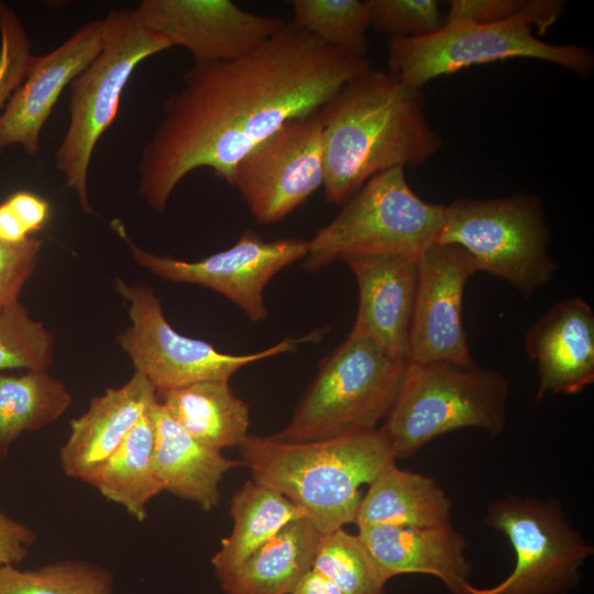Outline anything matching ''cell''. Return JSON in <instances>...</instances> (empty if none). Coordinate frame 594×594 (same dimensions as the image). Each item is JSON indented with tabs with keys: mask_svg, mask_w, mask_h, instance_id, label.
I'll use <instances>...</instances> for the list:
<instances>
[{
	"mask_svg": "<svg viewBox=\"0 0 594 594\" xmlns=\"http://www.w3.org/2000/svg\"><path fill=\"white\" fill-rule=\"evenodd\" d=\"M479 272L463 248L437 242L417 262V284L408 337V363H474L462 320L468 279Z\"/></svg>",
	"mask_w": 594,
	"mask_h": 594,
	"instance_id": "5bb4252c",
	"label": "cell"
},
{
	"mask_svg": "<svg viewBox=\"0 0 594 594\" xmlns=\"http://www.w3.org/2000/svg\"><path fill=\"white\" fill-rule=\"evenodd\" d=\"M153 414V465L163 492L196 503L206 512L212 510L220 502L219 485L223 475L241 462L198 442L158 400Z\"/></svg>",
	"mask_w": 594,
	"mask_h": 594,
	"instance_id": "44dd1931",
	"label": "cell"
},
{
	"mask_svg": "<svg viewBox=\"0 0 594 594\" xmlns=\"http://www.w3.org/2000/svg\"><path fill=\"white\" fill-rule=\"evenodd\" d=\"M358 529V537L387 581L399 574H429L453 594H466L472 585L468 542L451 522L428 527L371 525Z\"/></svg>",
	"mask_w": 594,
	"mask_h": 594,
	"instance_id": "d6986e66",
	"label": "cell"
},
{
	"mask_svg": "<svg viewBox=\"0 0 594 594\" xmlns=\"http://www.w3.org/2000/svg\"><path fill=\"white\" fill-rule=\"evenodd\" d=\"M508 393L502 374L475 362L407 363L381 428L396 460L408 459L436 438L463 428L498 436L506 425Z\"/></svg>",
	"mask_w": 594,
	"mask_h": 594,
	"instance_id": "277c9868",
	"label": "cell"
},
{
	"mask_svg": "<svg viewBox=\"0 0 594 594\" xmlns=\"http://www.w3.org/2000/svg\"><path fill=\"white\" fill-rule=\"evenodd\" d=\"M525 349L537 364L538 402L581 393L594 382L593 308L580 297L554 304L527 330Z\"/></svg>",
	"mask_w": 594,
	"mask_h": 594,
	"instance_id": "ac0fdd59",
	"label": "cell"
},
{
	"mask_svg": "<svg viewBox=\"0 0 594 594\" xmlns=\"http://www.w3.org/2000/svg\"><path fill=\"white\" fill-rule=\"evenodd\" d=\"M53 351V334L42 322L32 319L19 300L0 308V372L47 371Z\"/></svg>",
	"mask_w": 594,
	"mask_h": 594,
	"instance_id": "4dcf8cb0",
	"label": "cell"
},
{
	"mask_svg": "<svg viewBox=\"0 0 594 594\" xmlns=\"http://www.w3.org/2000/svg\"><path fill=\"white\" fill-rule=\"evenodd\" d=\"M32 42L16 13L0 2V116L25 77Z\"/></svg>",
	"mask_w": 594,
	"mask_h": 594,
	"instance_id": "836d02e7",
	"label": "cell"
},
{
	"mask_svg": "<svg viewBox=\"0 0 594 594\" xmlns=\"http://www.w3.org/2000/svg\"><path fill=\"white\" fill-rule=\"evenodd\" d=\"M6 202L29 234L41 230L50 216L48 202L30 191H16Z\"/></svg>",
	"mask_w": 594,
	"mask_h": 594,
	"instance_id": "8d00e7d4",
	"label": "cell"
},
{
	"mask_svg": "<svg viewBox=\"0 0 594 594\" xmlns=\"http://www.w3.org/2000/svg\"><path fill=\"white\" fill-rule=\"evenodd\" d=\"M64 383L47 371L0 374V462L25 431L38 430L57 420L72 405Z\"/></svg>",
	"mask_w": 594,
	"mask_h": 594,
	"instance_id": "4316f807",
	"label": "cell"
},
{
	"mask_svg": "<svg viewBox=\"0 0 594 594\" xmlns=\"http://www.w3.org/2000/svg\"><path fill=\"white\" fill-rule=\"evenodd\" d=\"M444 208L417 196L405 168L378 173L307 241L304 267L315 272L353 255L419 257L439 241Z\"/></svg>",
	"mask_w": 594,
	"mask_h": 594,
	"instance_id": "8992f818",
	"label": "cell"
},
{
	"mask_svg": "<svg viewBox=\"0 0 594 594\" xmlns=\"http://www.w3.org/2000/svg\"><path fill=\"white\" fill-rule=\"evenodd\" d=\"M371 25L389 38L420 37L444 24L435 0H367Z\"/></svg>",
	"mask_w": 594,
	"mask_h": 594,
	"instance_id": "d6a6232c",
	"label": "cell"
},
{
	"mask_svg": "<svg viewBox=\"0 0 594 594\" xmlns=\"http://www.w3.org/2000/svg\"><path fill=\"white\" fill-rule=\"evenodd\" d=\"M440 243L463 248L486 272L530 296L556 271L541 200L529 194L457 199L444 208Z\"/></svg>",
	"mask_w": 594,
	"mask_h": 594,
	"instance_id": "ba28073f",
	"label": "cell"
},
{
	"mask_svg": "<svg viewBox=\"0 0 594 594\" xmlns=\"http://www.w3.org/2000/svg\"><path fill=\"white\" fill-rule=\"evenodd\" d=\"M36 541L32 528L0 512V566L19 564Z\"/></svg>",
	"mask_w": 594,
	"mask_h": 594,
	"instance_id": "d590c367",
	"label": "cell"
},
{
	"mask_svg": "<svg viewBox=\"0 0 594 594\" xmlns=\"http://www.w3.org/2000/svg\"><path fill=\"white\" fill-rule=\"evenodd\" d=\"M292 22L337 50L366 56L370 13L365 1L294 0Z\"/></svg>",
	"mask_w": 594,
	"mask_h": 594,
	"instance_id": "f1b7e54d",
	"label": "cell"
},
{
	"mask_svg": "<svg viewBox=\"0 0 594 594\" xmlns=\"http://www.w3.org/2000/svg\"><path fill=\"white\" fill-rule=\"evenodd\" d=\"M451 510L450 498L432 477L402 470L394 462L369 484L354 524L437 526L451 522Z\"/></svg>",
	"mask_w": 594,
	"mask_h": 594,
	"instance_id": "7402d4cb",
	"label": "cell"
},
{
	"mask_svg": "<svg viewBox=\"0 0 594 594\" xmlns=\"http://www.w3.org/2000/svg\"><path fill=\"white\" fill-rule=\"evenodd\" d=\"M134 12L170 47L188 50L194 64L229 62L248 55L286 22L246 11L230 0H143Z\"/></svg>",
	"mask_w": 594,
	"mask_h": 594,
	"instance_id": "9a60e30c",
	"label": "cell"
},
{
	"mask_svg": "<svg viewBox=\"0 0 594 594\" xmlns=\"http://www.w3.org/2000/svg\"><path fill=\"white\" fill-rule=\"evenodd\" d=\"M230 512L232 531L211 559L219 582L238 571L287 524L306 517L286 496L254 480L234 493Z\"/></svg>",
	"mask_w": 594,
	"mask_h": 594,
	"instance_id": "d4e9b609",
	"label": "cell"
},
{
	"mask_svg": "<svg viewBox=\"0 0 594 594\" xmlns=\"http://www.w3.org/2000/svg\"><path fill=\"white\" fill-rule=\"evenodd\" d=\"M312 568L328 576L343 594H384L388 582L358 535L343 528L321 534Z\"/></svg>",
	"mask_w": 594,
	"mask_h": 594,
	"instance_id": "f546056e",
	"label": "cell"
},
{
	"mask_svg": "<svg viewBox=\"0 0 594 594\" xmlns=\"http://www.w3.org/2000/svg\"><path fill=\"white\" fill-rule=\"evenodd\" d=\"M155 404L89 483L106 499L122 506L138 521L145 520L148 503L163 492L153 465Z\"/></svg>",
	"mask_w": 594,
	"mask_h": 594,
	"instance_id": "484cf974",
	"label": "cell"
},
{
	"mask_svg": "<svg viewBox=\"0 0 594 594\" xmlns=\"http://www.w3.org/2000/svg\"><path fill=\"white\" fill-rule=\"evenodd\" d=\"M342 262L351 268L359 289L358 311L349 336L369 338L393 359L408 362L418 257L353 255Z\"/></svg>",
	"mask_w": 594,
	"mask_h": 594,
	"instance_id": "e0dca14e",
	"label": "cell"
},
{
	"mask_svg": "<svg viewBox=\"0 0 594 594\" xmlns=\"http://www.w3.org/2000/svg\"><path fill=\"white\" fill-rule=\"evenodd\" d=\"M111 226L141 266L162 279L210 288L238 306L253 322L268 315L264 301L267 283L307 254V241L295 238L266 241L246 230L229 249L188 262L146 252L133 243L120 220H113Z\"/></svg>",
	"mask_w": 594,
	"mask_h": 594,
	"instance_id": "4fadbf2b",
	"label": "cell"
},
{
	"mask_svg": "<svg viewBox=\"0 0 594 594\" xmlns=\"http://www.w3.org/2000/svg\"><path fill=\"white\" fill-rule=\"evenodd\" d=\"M29 233L15 218L6 201L0 205V240L8 243L25 241Z\"/></svg>",
	"mask_w": 594,
	"mask_h": 594,
	"instance_id": "f35d334b",
	"label": "cell"
},
{
	"mask_svg": "<svg viewBox=\"0 0 594 594\" xmlns=\"http://www.w3.org/2000/svg\"><path fill=\"white\" fill-rule=\"evenodd\" d=\"M324 198L344 205L374 175L416 167L442 146L428 123L421 89L370 69L342 86L320 109Z\"/></svg>",
	"mask_w": 594,
	"mask_h": 594,
	"instance_id": "7a4b0ae2",
	"label": "cell"
},
{
	"mask_svg": "<svg viewBox=\"0 0 594 594\" xmlns=\"http://www.w3.org/2000/svg\"><path fill=\"white\" fill-rule=\"evenodd\" d=\"M484 524L509 540L515 566L495 586L471 585L466 594H563L578 583L579 569L594 552L556 499L508 496L495 501Z\"/></svg>",
	"mask_w": 594,
	"mask_h": 594,
	"instance_id": "8fae6325",
	"label": "cell"
},
{
	"mask_svg": "<svg viewBox=\"0 0 594 594\" xmlns=\"http://www.w3.org/2000/svg\"><path fill=\"white\" fill-rule=\"evenodd\" d=\"M168 48V42L146 28L134 10H112L103 19L99 54L70 82V120L55 164L86 212H92L87 190L92 153L118 114L128 80L142 61Z\"/></svg>",
	"mask_w": 594,
	"mask_h": 594,
	"instance_id": "52a82bcc",
	"label": "cell"
},
{
	"mask_svg": "<svg viewBox=\"0 0 594 594\" xmlns=\"http://www.w3.org/2000/svg\"><path fill=\"white\" fill-rule=\"evenodd\" d=\"M532 28L525 16L492 23L454 20L426 36L389 38L388 73L417 89L437 77L509 58L540 59L578 75L590 74L594 65L590 50L543 42Z\"/></svg>",
	"mask_w": 594,
	"mask_h": 594,
	"instance_id": "9c48e42d",
	"label": "cell"
},
{
	"mask_svg": "<svg viewBox=\"0 0 594 594\" xmlns=\"http://www.w3.org/2000/svg\"><path fill=\"white\" fill-rule=\"evenodd\" d=\"M156 402V389L138 372L121 387L94 397L87 411L70 421L69 436L59 452L65 474L89 484Z\"/></svg>",
	"mask_w": 594,
	"mask_h": 594,
	"instance_id": "ffe728a7",
	"label": "cell"
},
{
	"mask_svg": "<svg viewBox=\"0 0 594 594\" xmlns=\"http://www.w3.org/2000/svg\"><path fill=\"white\" fill-rule=\"evenodd\" d=\"M324 180L319 110L286 122L234 166L230 185L262 224L283 220Z\"/></svg>",
	"mask_w": 594,
	"mask_h": 594,
	"instance_id": "7c38bea8",
	"label": "cell"
},
{
	"mask_svg": "<svg viewBox=\"0 0 594 594\" xmlns=\"http://www.w3.org/2000/svg\"><path fill=\"white\" fill-rule=\"evenodd\" d=\"M0 594H114V576L86 560L55 561L33 570L3 565Z\"/></svg>",
	"mask_w": 594,
	"mask_h": 594,
	"instance_id": "83f0119b",
	"label": "cell"
},
{
	"mask_svg": "<svg viewBox=\"0 0 594 594\" xmlns=\"http://www.w3.org/2000/svg\"><path fill=\"white\" fill-rule=\"evenodd\" d=\"M102 38L103 20H94L52 52L32 57L0 116V151L18 144L30 155L38 152L41 131L61 94L99 54Z\"/></svg>",
	"mask_w": 594,
	"mask_h": 594,
	"instance_id": "2e32d148",
	"label": "cell"
},
{
	"mask_svg": "<svg viewBox=\"0 0 594 594\" xmlns=\"http://www.w3.org/2000/svg\"><path fill=\"white\" fill-rule=\"evenodd\" d=\"M160 404L198 442L221 451L248 438L250 410L229 381H204L156 392Z\"/></svg>",
	"mask_w": 594,
	"mask_h": 594,
	"instance_id": "603a6c76",
	"label": "cell"
},
{
	"mask_svg": "<svg viewBox=\"0 0 594 594\" xmlns=\"http://www.w3.org/2000/svg\"><path fill=\"white\" fill-rule=\"evenodd\" d=\"M449 4L444 22L492 23L525 16L539 34L553 25L565 9V2L560 0H452Z\"/></svg>",
	"mask_w": 594,
	"mask_h": 594,
	"instance_id": "1f68e13d",
	"label": "cell"
},
{
	"mask_svg": "<svg viewBox=\"0 0 594 594\" xmlns=\"http://www.w3.org/2000/svg\"><path fill=\"white\" fill-rule=\"evenodd\" d=\"M290 594H343L323 573L311 568L298 581Z\"/></svg>",
	"mask_w": 594,
	"mask_h": 594,
	"instance_id": "74e56055",
	"label": "cell"
},
{
	"mask_svg": "<svg viewBox=\"0 0 594 594\" xmlns=\"http://www.w3.org/2000/svg\"><path fill=\"white\" fill-rule=\"evenodd\" d=\"M42 243V240L34 237L20 243L0 240V308L19 300L36 265Z\"/></svg>",
	"mask_w": 594,
	"mask_h": 594,
	"instance_id": "e575fe53",
	"label": "cell"
},
{
	"mask_svg": "<svg viewBox=\"0 0 594 594\" xmlns=\"http://www.w3.org/2000/svg\"><path fill=\"white\" fill-rule=\"evenodd\" d=\"M407 363L369 338L348 336L321 361L289 422L271 437L308 442L378 428L394 405Z\"/></svg>",
	"mask_w": 594,
	"mask_h": 594,
	"instance_id": "5b68a950",
	"label": "cell"
},
{
	"mask_svg": "<svg viewBox=\"0 0 594 594\" xmlns=\"http://www.w3.org/2000/svg\"><path fill=\"white\" fill-rule=\"evenodd\" d=\"M116 288L129 301L132 321L118 342L131 358L135 372L144 375L156 392L204 381H229L245 365L294 351L300 343L322 336V331H314L301 338H286L254 353H223L204 340L177 332L152 289L121 279L116 280Z\"/></svg>",
	"mask_w": 594,
	"mask_h": 594,
	"instance_id": "30bf717a",
	"label": "cell"
},
{
	"mask_svg": "<svg viewBox=\"0 0 594 594\" xmlns=\"http://www.w3.org/2000/svg\"><path fill=\"white\" fill-rule=\"evenodd\" d=\"M239 448L253 480L286 496L321 534L354 522L361 486L396 462L381 427L308 442L248 436Z\"/></svg>",
	"mask_w": 594,
	"mask_h": 594,
	"instance_id": "3957f363",
	"label": "cell"
},
{
	"mask_svg": "<svg viewBox=\"0 0 594 594\" xmlns=\"http://www.w3.org/2000/svg\"><path fill=\"white\" fill-rule=\"evenodd\" d=\"M370 69L367 56L329 46L292 21L248 55L194 64L142 151L143 199L163 213L176 186L199 167L230 184L243 156Z\"/></svg>",
	"mask_w": 594,
	"mask_h": 594,
	"instance_id": "6da1fadb",
	"label": "cell"
},
{
	"mask_svg": "<svg viewBox=\"0 0 594 594\" xmlns=\"http://www.w3.org/2000/svg\"><path fill=\"white\" fill-rule=\"evenodd\" d=\"M321 532L306 517L287 524L230 576L224 594H290L312 568Z\"/></svg>",
	"mask_w": 594,
	"mask_h": 594,
	"instance_id": "cb8c5ba5",
	"label": "cell"
}]
</instances>
